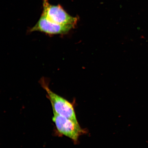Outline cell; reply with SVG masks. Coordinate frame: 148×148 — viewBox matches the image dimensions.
I'll return each instance as SVG.
<instances>
[{
  "instance_id": "1",
  "label": "cell",
  "mask_w": 148,
  "mask_h": 148,
  "mask_svg": "<svg viewBox=\"0 0 148 148\" xmlns=\"http://www.w3.org/2000/svg\"><path fill=\"white\" fill-rule=\"evenodd\" d=\"M40 82L46 92L47 99L50 101L53 112L78 123L73 103L53 92L45 79H42Z\"/></svg>"
},
{
  "instance_id": "2",
  "label": "cell",
  "mask_w": 148,
  "mask_h": 148,
  "mask_svg": "<svg viewBox=\"0 0 148 148\" xmlns=\"http://www.w3.org/2000/svg\"><path fill=\"white\" fill-rule=\"evenodd\" d=\"M52 120L57 134L71 139L75 143H77L79 137L86 132L78 123L54 112Z\"/></svg>"
},
{
  "instance_id": "3",
  "label": "cell",
  "mask_w": 148,
  "mask_h": 148,
  "mask_svg": "<svg viewBox=\"0 0 148 148\" xmlns=\"http://www.w3.org/2000/svg\"><path fill=\"white\" fill-rule=\"evenodd\" d=\"M42 14L49 21L62 25L72 26L75 27L78 18L70 15L60 5L50 4L48 0H43Z\"/></svg>"
},
{
  "instance_id": "4",
  "label": "cell",
  "mask_w": 148,
  "mask_h": 148,
  "mask_svg": "<svg viewBox=\"0 0 148 148\" xmlns=\"http://www.w3.org/2000/svg\"><path fill=\"white\" fill-rule=\"evenodd\" d=\"M72 26L58 25L48 20L42 13L36 25L29 29V32H40L50 36L67 34L74 28Z\"/></svg>"
}]
</instances>
